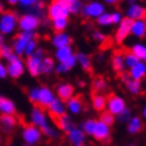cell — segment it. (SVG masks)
Instances as JSON below:
<instances>
[{
    "mask_svg": "<svg viewBox=\"0 0 146 146\" xmlns=\"http://www.w3.org/2000/svg\"><path fill=\"white\" fill-rule=\"evenodd\" d=\"M128 74H129V76L132 80L141 81L143 78L146 77V63L140 61L139 63H137L134 67L128 69Z\"/></svg>",
    "mask_w": 146,
    "mask_h": 146,
    "instance_id": "obj_17",
    "label": "cell"
},
{
    "mask_svg": "<svg viewBox=\"0 0 146 146\" xmlns=\"http://www.w3.org/2000/svg\"><path fill=\"white\" fill-rule=\"evenodd\" d=\"M69 14V4L64 0H52L48 9V16L51 20L58 18H68Z\"/></svg>",
    "mask_w": 146,
    "mask_h": 146,
    "instance_id": "obj_1",
    "label": "cell"
},
{
    "mask_svg": "<svg viewBox=\"0 0 146 146\" xmlns=\"http://www.w3.org/2000/svg\"><path fill=\"white\" fill-rule=\"evenodd\" d=\"M102 13H105V6L100 1H90L87 5L82 6V10H81V16L83 18H94L96 19L99 18Z\"/></svg>",
    "mask_w": 146,
    "mask_h": 146,
    "instance_id": "obj_7",
    "label": "cell"
},
{
    "mask_svg": "<svg viewBox=\"0 0 146 146\" xmlns=\"http://www.w3.org/2000/svg\"><path fill=\"white\" fill-rule=\"evenodd\" d=\"M131 52H133L141 62L146 63V45L143 43H137L131 48Z\"/></svg>",
    "mask_w": 146,
    "mask_h": 146,
    "instance_id": "obj_32",
    "label": "cell"
},
{
    "mask_svg": "<svg viewBox=\"0 0 146 146\" xmlns=\"http://www.w3.org/2000/svg\"><path fill=\"white\" fill-rule=\"evenodd\" d=\"M38 0H19V3L25 6V7H30V6H33L35 4H37Z\"/></svg>",
    "mask_w": 146,
    "mask_h": 146,
    "instance_id": "obj_46",
    "label": "cell"
},
{
    "mask_svg": "<svg viewBox=\"0 0 146 146\" xmlns=\"http://www.w3.org/2000/svg\"><path fill=\"white\" fill-rule=\"evenodd\" d=\"M68 25V18H58L52 20V27L56 32H63Z\"/></svg>",
    "mask_w": 146,
    "mask_h": 146,
    "instance_id": "obj_35",
    "label": "cell"
},
{
    "mask_svg": "<svg viewBox=\"0 0 146 146\" xmlns=\"http://www.w3.org/2000/svg\"><path fill=\"white\" fill-rule=\"evenodd\" d=\"M3 57V55H1V46H0V58Z\"/></svg>",
    "mask_w": 146,
    "mask_h": 146,
    "instance_id": "obj_60",
    "label": "cell"
},
{
    "mask_svg": "<svg viewBox=\"0 0 146 146\" xmlns=\"http://www.w3.org/2000/svg\"><path fill=\"white\" fill-rule=\"evenodd\" d=\"M68 102V108L69 111L72 113V114H78L83 111L84 108V102H83V99L81 95H76V96H72L70 100L67 101Z\"/></svg>",
    "mask_w": 146,
    "mask_h": 146,
    "instance_id": "obj_20",
    "label": "cell"
},
{
    "mask_svg": "<svg viewBox=\"0 0 146 146\" xmlns=\"http://www.w3.org/2000/svg\"><path fill=\"white\" fill-rule=\"evenodd\" d=\"M92 106L98 112L106 111L107 107V96L102 95V94H94L92 96Z\"/></svg>",
    "mask_w": 146,
    "mask_h": 146,
    "instance_id": "obj_26",
    "label": "cell"
},
{
    "mask_svg": "<svg viewBox=\"0 0 146 146\" xmlns=\"http://www.w3.org/2000/svg\"><path fill=\"white\" fill-rule=\"evenodd\" d=\"M56 92H57L58 99L61 101H68L74 96L75 88H74V86H71L70 83H62V84L57 86Z\"/></svg>",
    "mask_w": 146,
    "mask_h": 146,
    "instance_id": "obj_16",
    "label": "cell"
},
{
    "mask_svg": "<svg viewBox=\"0 0 146 146\" xmlns=\"http://www.w3.org/2000/svg\"><path fill=\"white\" fill-rule=\"evenodd\" d=\"M93 137L96 141H99L101 144H109L111 143V137H112L111 127L105 125V123L101 122L100 120H96Z\"/></svg>",
    "mask_w": 146,
    "mask_h": 146,
    "instance_id": "obj_9",
    "label": "cell"
},
{
    "mask_svg": "<svg viewBox=\"0 0 146 146\" xmlns=\"http://www.w3.org/2000/svg\"><path fill=\"white\" fill-rule=\"evenodd\" d=\"M44 55H45L44 50H43L42 48H38L32 56L27 57L26 67H27L29 72L31 74V76L36 77V76H38L40 74V65H42V60L45 57Z\"/></svg>",
    "mask_w": 146,
    "mask_h": 146,
    "instance_id": "obj_3",
    "label": "cell"
},
{
    "mask_svg": "<svg viewBox=\"0 0 146 146\" xmlns=\"http://www.w3.org/2000/svg\"><path fill=\"white\" fill-rule=\"evenodd\" d=\"M132 111L128 108V107H126L123 111L116 116V120H118L119 122H121V123H127L129 120H131V118H132Z\"/></svg>",
    "mask_w": 146,
    "mask_h": 146,
    "instance_id": "obj_38",
    "label": "cell"
},
{
    "mask_svg": "<svg viewBox=\"0 0 146 146\" xmlns=\"http://www.w3.org/2000/svg\"><path fill=\"white\" fill-rule=\"evenodd\" d=\"M82 3L80 0H76V1L69 4V11L71 14H80L81 13V10H82Z\"/></svg>",
    "mask_w": 146,
    "mask_h": 146,
    "instance_id": "obj_41",
    "label": "cell"
},
{
    "mask_svg": "<svg viewBox=\"0 0 146 146\" xmlns=\"http://www.w3.org/2000/svg\"><path fill=\"white\" fill-rule=\"evenodd\" d=\"M131 35H133L137 38H143L146 36V25L144 20H134L132 21V26H131Z\"/></svg>",
    "mask_w": 146,
    "mask_h": 146,
    "instance_id": "obj_25",
    "label": "cell"
},
{
    "mask_svg": "<svg viewBox=\"0 0 146 146\" xmlns=\"http://www.w3.org/2000/svg\"><path fill=\"white\" fill-rule=\"evenodd\" d=\"M56 71L58 72V74H63V72H67V71H69V69L65 67L64 64H62V63H60L56 67Z\"/></svg>",
    "mask_w": 146,
    "mask_h": 146,
    "instance_id": "obj_48",
    "label": "cell"
},
{
    "mask_svg": "<svg viewBox=\"0 0 146 146\" xmlns=\"http://www.w3.org/2000/svg\"><path fill=\"white\" fill-rule=\"evenodd\" d=\"M75 57H76V62L81 65L84 71L87 72L92 71V58L89 55H87L84 52H77Z\"/></svg>",
    "mask_w": 146,
    "mask_h": 146,
    "instance_id": "obj_27",
    "label": "cell"
},
{
    "mask_svg": "<svg viewBox=\"0 0 146 146\" xmlns=\"http://www.w3.org/2000/svg\"><path fill=\"white\" fill-rule=\"evenodd\" d=\"M39 23H40L39 17L32 13L24 14V16H21L18 19V26L21 30V32H33L38 27Z\"/></svg>",
    "mask_w": 146,
    "mask_h": 146,
    "instance_id": "obj_5",
    "label": "cell"
},
{
    "mask_svg": "<svg viewBox=\"0 0 146 146\" xmlns=\"http://www.w3.org/2000/svg\"><path fill=\"white\" fill-rule=\"evenodd\" d=\"M38 48H37V40H36L35 38L33 39H31L30 42H29V44H27V46H26V50H25V56H27V57H30V56H32L35 52H36V50H37Z\"/></svg>",
    "mask_w": 146,
    "mask_h": 146,
    "instance_id": "obj_40",
    "label": "cell"
},
{
    "mask_svg": "<svg viewBox=\"0 0 146 146\" xmlns=\"http://www.w3.org/2000/svg\"><path fill=\"white\" fill-rule=\"evenodd\" d=\"M111 63H112V68H113V70L115 72H118V74H122V72H125L126 65H125V61H123V55L122 54L115 52L112 56Z\"/></svg>",
    "mask_w": 146,
    "mask_h": 146,
    "instance_id": "obj_24",
    "label": "cell"
},
{
    "mask_svg": "<svg viewBox=\"0 0 146 146\" xmlns=\"http://www.w3.org/2000/svg\"><path fill=\"white\" fill-rule=\"evenodd\" d=\"M7 61H9V65L6 67L7 75H10L12 78H19L24 74V70H25V64H24L23 60H20V58L14 54Z\"/></svg>",
    "mask_w": 146,
    "mask_h": 146,
    "instance_id": "obj_8",
    "label": "cell"
},
{
    "mask_svg": "<svg viewBox=\"0 0 146 146\" xmlns=\"http://www.w3.org/2000/svg\"><path fill=\"white\" fill-rule=\"evenodd\" d=\"M107 81L104 78V77H101V76H98L93 80V82H92V89L93 92L95 93V94H101V92H104L107 89Z\"/></svg>",
    "mask_w": 146,
    "mask_h": 146,
    "instance_id": "obj_30",
    "label": "cell"
},
{
    "mask_svg": "<svg viewBox=\"0 0 146 146\" xmlns=\"http://www.w3.org/2000/svg\"><path fill=\"white\" fill-rule=\"evenodd\" d=\"M126 126H127V132L131 135H135V134H139L143 131L144 123L141 118H139V116H132L131 120L126 123Z\"/></svg>",
    "mask_w": 146,
    "mask_h": 146,
    "instance_id": "obj_18",
    "label": "cell"
},
{
    "mask_svg": "<svg viewBox=\"0 0 146 146\" xmlns=\"http://www.w3.org/2000/svg\"><path fill=\"white\" fill-rule=\"evenodd\" d=\"M0 125H1L4 132L10 133L17 125V118L10 114H1L0 115Z\"/></svg>",
    "mask_w": 146,
    "mask_h": 146,
    "instance_id": "obj_19",
    "label": "cell"
},
{
    "mask_svg": "<svg viewBox=\"0 0 146 146\" xmlns=\"http://www.w3.org/2000/svg\"><path fill=\"white\" fill-rule=\"evenodd\" d=\"M76 146H87V145L83 143V144H80V145H76Z\"/></svg>",
    "mask_w": 146,
    "mask_h": 146,
    "instance_id": "obj_59",
    "label": "cell"
},
{
    "mask_svg": "<svg viewBox=\"0 0 146 146\" xmlns=\"http://www.w3.org/2000/svg\"><path fill=\"white\" fill-rule=\"evenodd\" d=\"M93 39L95 40V42H98V43H100V44H105L108 38H107V36L104 32L96 30V31L93 32Z\"/></svg>",
    "mask_w": 146,
    "mask_h": 146,
    "instance_id": "obj_42",
    "label": "cell"
},
{
    "mask_svg": "<svg viewBox=\"0 0 146 146\" xmlns=\"http://www.w3.org/2000/svg\"><path fill=\"white\" fill-rule=\"evenodd\" d=\"M125 86H126L127 92L129 94H132V95H139V94L141 93V90H143L141 81H135V80L131 78Z\"/></svg>",
    "mask_w": 146,
    "mask_h": 146,
    "instance_id": "obj_31",
    "label": "cell"
},
{
    "mask_svg": "<svg viewBox=\"0 0 146 146\" xmlns=\"http://www.w3.org/2000/svg\"><path fill=\"white\" fill-rule=\"evenodd\" d=\"M120 80H121V82L123 83V84H126L129 80H131V76H129V74L128 72H122V74H120Z\"/></svg>",
    "mask_w": 146,
    "mask_h": 146,
    "instance_id": "obj_47",
    "label": "cell"
},
{
    "mask_svg": "<svg viewBox=\"0 0 146 146\" xmlns=\"http://www.w3.org/2000/svg\"><path fill=\"white\" fill-rule=\"evenodd\" d=\"M96 23L100 26H109L112 25V17H111V13L105 12L102 13L99 18H96Z\"/></svg>",
    "mask_w": 146,
    "mask_h": 146,
    "instance_id": "obj_39",
    "label": "cell"
},
{
    "mask_svg": "<svg viewBox=\"0 0 146 146\" xmlns=\"http://www.w3.org/2000/svg\"><path fill=\"white\" fill-rule=\"evenodd\" d=\"M78 83H80V87H84V82H82V81H80Z\"/></svg>",
    "mask_w": 146,
    "mask_h": 146,
    "instance_id": "obj_57",
    "label": "cell"
},
{
    "mask_svg": "<svg viewBox=\"0 0 146 146\" xmlns=\"http://www.w3.org/2000/svg\"><path fill=\"white\" fill-rule=\"evenodd\" d=\"M31 120H32V125H35L36 127H38L40 132L49 126L48 122H46V116L44 114V111H43L42 108H39V107L35 106V108L32 109Z\"/></svg>",
    "mask_w": 146,
    "mask_h": 146,
    "instance_id": "obj_13",
    "label": "cell"
},
{
    "mask_svg": "<svg viewBox=\"0 0 146 146\" xmlns=\"http://www.w3.org/2000/svg\"><path fill=\"white\" fill-rule=\"evenodd\" d=\"M55 100L54 98V93L48 87H40L38 90V100H37V105L36 107L42 108L43 111L49 108V106L51 105V102Z\"/></svg>",
    "mask_w": 146,
    "mask_h": 146,
    "instance_id": "obj_11",
    "label": "cell"
},
{
    "mask_svg": "<svg viewBox=\"0 0 146 146\" xmlns=\"http://www.w3.org/2000/svg\"><path fill=\"white\" fill-rule=\"evenodd\" d=\"M126 107L127 106H126V102H125V100H123V98L116 95V94H109V95L107 96L106 111H108L114 116H118Z\"/></svg>",
    "mask_w": 146,
    "mask_h": 146,
    "instance_id": "obj_6",
    "label": "cell"
},
{
    "mask_svg": "<svg viewBox=\"0 0 146 146\" xmlns=\"http://www.w3.org/2000/svg\"><path fill=\"white\" fill-rule=\"evenodd\" d=\"M145 14H146V9L144 6H141L140 4H137V3L133 5H129L126 10V18L131 19L132 21L144 19Z\"/></svg>",
    "mask_w": 146,
    "mask_h": 146,
    "instance_id": "obj_14",
    "label": "cell"
},
{
    "mask_svg": "<svg viewBox=\"0 0 146 146\" xmlns=\"http://www.w3.org/2000/svg\"><path fill=\"white\" fill-rule=\"evenodd\" d=\"M141 115H143V118L146 120V104L144 105V107H143V109H141Z\"/></svg>",
    "mask_w": 146,
    "mask_h": 146,
    "instance_id": "obj_51",
    "label": "cell"
},
{
    "mask_svg": "<svg viewBox=\"0 0 146 146\" xmlns=\"http://www.w3.org/2000/svg\"><path fill=\"white\" fill-rule=\"evenodd\" d=\"M55 69V61L51 57H44L42 60L40 74H50Z\"/></svg>",
    "mask_w": 146,
    "mask_h": 146,
    "instance_id": "obj_33",
    "label": "cell"
},
{
    "mask_svg": "<svg viewBox=\"0 0 146 146\" xmlns=\"http://www.w3.org/2000/svg\"><path fill=\"white\" fill-rule=\"evenodd\" d=\"M49 111V115L50 118H54V116H61L63 114H65V108L63 105V101H61L60 99H55L51 105L48 108Z\"/></svg>",
    "mask_w": 146,
    "mask_h": 146,
    "instance_id": "obj_23",
    "label": "cell"
},
{
    "mask_svg": "<svg viewBox=\"0 0 146 146\" xmlns=\"http://www.w3.org/2000/svg\"><path fill=\"white\" fill-rule=\"evenodd\" d=\"M51 120L54 121V123L57 126L58 129L61 131H64L65 133L70 132L72 128H75L76 126L74 125V122L71 121V119L67 114H63L61 116H54V118H51Z\"/></svg>",
    "mask_w": 146,
    "mask_h": 146,
    "instance_id": "obj_15",
    "label": "cell"
},
{
    "mask_svg": "<svg viewBox=\"0 0 146 146\" xmlns=\"http://www.w3.org/2000/svg\"><path fill=\"white\" fill-rule=\"evenodd\" d=\"M42 132L39 128H37L35 125H25L23 129V138L24 140L27 143V145L36 144L40 140Z\"/></svg>",
    "mask_w": 146,
    "mask_h": 146,
    "instance_id": "obj_12",
    "label": "cell"
},
{
    "mask_svg": "<svg viewBox=\"0 0 146 146\" xmlns=\"http://www.w3.org/2000/svg\"><path fill=\"white\" fill-rule=\"evenodd\" d=\"M24 146H30V145H24Z\"/></svg>",
    "mask_w": 146,
    "mask_h": 146,
    "instance_id": "obj_62",
    "label": "cell"
},
{
    "mask_svg": "<svg viewBox=\"0 0 146 146\" xmlns=\"http://www.w3.org/2000/svg\"><path fill=\"white\" fill-rule=\"evenodd\" d=\"M131 26H132V20L125 17L121 20V23L118 25V29H116V31H115V35H114L115 43L121 44V43L128 37L131 35Z\"/></svg>",
    "mask_w": 146,
    "mask_h": 146,
    "instance_id": "obj_10",
    "label": "cell"
},
{
    "mask_svg": "<svg viewBox=\"0 0 146 146\" xmlns=\"http://www.w3.org/2000/svg\"><path fill=\"white\" fill-rule=\"evenodd\" d=\"M68 134V140L72 144V145H80V144H83L86 140V133L83 132L82 129H80L77 127L72 128L70 132L67 133Z\"/></svg>",
    "mask_w": 146,
    "mask_h": 146,
    "instance_id": "obj_22",
    "label": "cell"
},
{
    "mask_svg": "<svg viewBox=\"0 0 146 146\" xmlns=\"http://www.w3.org/2000/svg\"><path fill=\"white\" fill-rule=\"evenodd\" d=\"M101 122H104L105 125H107V126H109L111 127L113 123L115 122V116L113 115V114H111L108 111H104V112H101V114H100V119H99Z\"/></svg>",
    "mask_w": 146,
    "mask_h": 146,
    "instance_id": "obj_36",
    "label": "cell"
},
{
    "mask_svg": "<svg viewBox=\"0 0 146 146\" xmlns=\"http://www.w3.org/2000/svg\"><path fill=\"white\" fill-rule=\"evenodd\" d=\"M4 12H5V6H4V4L1 1H0V13L3 14Z\"/></svg>",
    "mask_w": 146,
    "mask_h": 146,
    "instance_id": "obj_54",
    "label": "cell"
},
{
    "mask_svg": "<svg viewBox=\"0 0 146 146\" xmlns=\"http://www.w3.org/2000/svg\"><path fill=\"white\" fill-rule=\"evenodd\" d=\"M95 123H96V120L94 119H88L83 122L82 125V131L88 134V135H93V132H94V128H95Z\"/></svg>",
    "mask_w": 146,
    "mask_h": 146,
    "instance_id": "obj_37",
    "label": "cell"
},
{
    "mask_svg": "<svg viewBox=\"0 0 146 146\" xmlns=\"http://www.w3.org/2000/svg\"><path fill=\"white\" fill-rule=\"evenodd\" d=\"M64 1H67L68 4H71V3H74V1H76V0H64Z\"/></svg>",
    "mask_w": 146,
    "mask_h": 146,
    "instance_id": "obj_56",
    "label": "cell"
},
{
    "mask_svg": "<svg viewBox=\"0 0 146 146\" xmlns=\"http://www.w3.org/2000/svg\"><path fill=\"white\" fill-rule=\"evenodd\" d=\"M18 16L14 12H4L0 16V33L5 35H10L14 32V30L18 26Z\"/></svg>",
    "mask_w": 146,
    "mask_h": 146,
    "instance_id": "obj_2",
    "label": "cell"
},
{
    "mask_svg": "<svg viewBox=\"0 0 146 146\" xmlns=\"http://www.w3.org/2000/svg\"><path fill=\"white\" fill-rule=\"evenodd\" d=\"M70 44H71V38L68 33L56 32V35L52 37V45L56 49H61L63 46H68Z\"/></svg>",
    "mask_w": 146,
    "mask_h": 146,
    "instance_id": "obj_21",
    "label": "cell"
},
{
    "mask_svg": "<svg viewBox=\"0 0 146 146\" xmlns=\"http://www.w3.org/2000/svg\"><path fill=\"white\" fill-rule=\"evenodd\" d=\"M7 76V68L5 67V64L0 62V78H5Z\"/></svg>",
    "mask_w": 146,
    "mask_h": 146,
    "instance_id": "obj_49",
    "label": "cell"
},
{
    "mask_svg": "<svg viewBox=\"0 0 146 146\" xmlns=\"http://www.w3.org/2000/svg\"><path fill=\"white\" fill-rule=\"evenodd\" d=\"M7 3H9L10 5H16L19 3V0H7Z\"/></svg>",
    "mask_w": 146,
    "mask_h": 146,
    "instance_id": "obj_53",
    "label": "cell"
},
{
    "mask_svg": "<svg viewBox=\"0 0 146 146\" xmlns=\"http://www.w3.org/2000/svg\"><path fill=\"white\" fill-rule=\"evenodd\" d=\"M4 43H5V37H4L3 33H0V46H3Z\"/></svg>",
    "mask_w": 146,
    "mask_h": 146,
    "instance_id": "obj_52",
    "label": "cell"
},
{
    "mask_svg": "<svg viewBox=\"0 0 146 146\" xmlns=\"http://www.w3.org/2000/svg\"><path fill=\"white\" fill-rule=\"evenodd\" d=\"M143 20H144V23H145V25H146V14H145V17H144V19H143Z\"/></svg>",
    "mask_w": 146,
    "mask_h": 146,
    "instance_id": "obj_58",
    "label": "cell"
},
{
    "mask_svg": "<svg viewBox=\"0 0 146 146\" xmlns=\"http://www.w3.org/2000/svg\"><path fill=\"white\" fill-rule=\"evenodd\" d=\"M1 55H3V57L4 58H6V60H9L10 57H12L13 55H14V52H13V49L12 48H10L9 45H3L1 46Z\"/></svg>",
    "mask_w": 146,
    "mask_h": 146,
    "instance_id": "obj_43",
    "label": "cell"
},
{
    "mask_svg": "<svg viewBox=\"0 0 146 146\" xmlns=\"http://www.w3.org/2000/svg\"><path fill=\"white\" fill-rule=\"evenodd\" d=\"M0 112H1L3 114L13 115L14 113H16V106H14L13 101L0 95Z\"/></svg>",
    "mask_w": 146,
    "mask_h": 146,
    "instance_id": "obj_28",
    "label": "cell"
},
{
    "mask_svg": "<svg viewBox=\"0 0 146 146\" xmlns=\"http://www.w3.org/2000/svg\"><path fill=\"white\" fill-rule=\"evenodd\" d=\"M111 17H112V24H115V25H119L121 23V20L123 19L122 14L120 12H118V11L111 13Z\"/></svg>",
    "mask_w": 146,
    "mask_h": 146,
    "instance_id": "obj_45",
    "label": "cell"
},
{
    "mask_svg": "<svg viewBox=\"0 0 146 146\" xmlns=\"http://www.w3.org/2000/svg\"><path fill=\"white\" fill-rule=\"evenodd\" d=\"M35 38L33 32H20L19 35L16 36L13 42V52L16 54L18 57L25 54L26 46L29 44V42Z\"/></svg>",
    "mask_w": 146,
    "mask_h": 146,
    "instance_id": "obj_4",
    "label": "cell"
},
{
    "mask_svg": "<svg viewBox=\"0 0 146 146\" xmlns=\"http://www.w3.org/2000/svg\"><path fill=\"white\" fill-rule=\"evenodd\" d=\"M71 56H74V52H72V49H71L70 45L63 46L61 49H57L56 50V54H55V57L57 58L58 61H60V63L65 62L67 60H69Z\"/></svg>",
    "mask_w": 146,
    "mask_h": 146,
    "instance_id": "obj_29",
    "label": "cell"
},
{
    "mask_svg": "<svg viewBox=\"0 0 146 146\" xmlns=\"http://www.w3.org/2000/svg\"><path fill=\"white\" fill-rule=\"evenodd\" d=\"M127 3H128V6L133 5V4H135V0H127Z\"/></svg>",
    "mask_w": 146,
    "mask_h": 146,
    "instance_id": "obj_55",
    "label": "cell"
},
{
    "mask_svg": "<svg viewBox=\"0 0 146 146\" xmlns=\"http://www.w3.org/2000/svg\"><path fill=\"white\" fill-rule=\"evenodd\" d=\"M38 90L39 88H32L29 92V100H30L32 104H35V106L37 105V100H38Z\"/></svg>",
    "mask_w": 146,
    "mask_h": 146,
    "instance_id": "obj_44",
    "label": "cell"
},
{
    "mask_svg": "<svg viewBox=\"0 0 146 146\" xmlns=\"http://www.w3.org/2000/svg\"><path fill=\"white\" fill-rule=\"evenodd\" d=\"M123 61H125L126 68H128V69H131L132 67H134L137 63L140 62L139 58H138L133 52H131V51H127V52L123 54Z\"/></svg>",
    "mask_w": 146,
    "mask_h": 146,
    "instance_id": "obj_34",
    "label": "cell"
},
{
    "mask_svg": "<svg viewBox=\"0 0 146 146\" xmlns=\"http://www.w3.org/2000/svg\"><path fill=\"white\" fill-rule=\"evenodd\" d=\"M0 145H1V137H0Z\"/></svg>",
    "mask_w": 146,
    "mask_h": 146,
    "instance_id": "obj_61",
    "label": "cell"
},
{
    "mask_svg": "<svg viewBox=\"0 0 146 146\" xmlns=\"http://www.w3.org/2000/svg\"><path fill=\"white\" fill-rule=\"evenodd\" d=\"M105 3H107V4H109V5H114V4H118L120 0H104Z\"/></svg>",
    "mask_w": 146,
    "mask_h": 146,
    "instance_id": "obj_50",
    "label": "cell"
}]
</instances>
